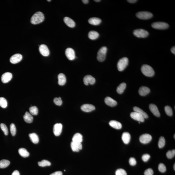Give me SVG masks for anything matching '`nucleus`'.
Here are the masks:
<instances>
[{
    "label": "nucleus",
    "mask_w": 175,
    "mask_h": 175,
    "mask_svg": "<svg viewBox=\"0 0 175 175\" xmlns=\"http://www.w3.org/2000/svg\"><path fill=\"white\" fill-rule=\"evenodd\" d=\"M45 19V16L43 13L38 12L33 14L31 19V23L33 24H37L41 23Z\"/></svg>",
    "instance_id": "nucleus-1"
},
{
    "label": "nucleus",
    "mask_w": 175,
    "mask_h": 175,
    "mask_svg": "<svg viewBox=\"0 0 175 175\" xmlns=\"http://www.w3.org/2000/svg\"><path fill=\"white\" fill-rule=\"evenodd\" d=\"M141 71L147 77H151L154 75L155 72L153 68L148 65H144L141 68Z\"/></svg>",
    "instance_id": "nucleus-2"
},
{
    "label": "nucleus",
    "mask_w": 175,
    "mask_h": 175,
    "mask_svg": "<svg viewBox=\"0 0 175 175\" xmlns=\"http://www.w3.org/2000/svg\"><path fill=\"white\" fill-rule=\"evenodd\" d=\"M128 64V59L126 57H124L120 59L118 62V69L120 71H123L126 68Z\"/></svg>",
    "instance_id": "nucleus-3"
},
{
    "label": "nucleus",
    "mask_w": 175,
    "mask_h": 175,
    "mask_svg": "<svg viewBox=\"0 0 175 175\" xmlns=\"http://www.w3.org/2000/svg\"><path fill=\"white\" fill-rule=\"evenodd\" d=\"M107 48L103 47L101 48L97 53V59L99 62H103L105 60L107 52Z\"/></svg>",
    "instance_id": "nucleus-4"
},
{
    "label": "nucleus",
    "mask_w": 175,
    "mask_h": 175,
    "mask_svg": "<svg viewBox=\"0 0 175 175\" xmlns=\"http://www.w3.org/2000/svg\"><path fill=\"white\" fill-rule=\"evenodd\" d=\"M137 17L141 20H148L151 19L153 16L151 12L146 11L138 12L136 14Z\"/></svg>",
    "instance_id": "nucleus-5"
},
{
    "label": "nucleus",
    "mask_w": 175,
    "mask_h": 175,
    "mask_svg": "<svg viewBox=\"0 0 175 175\" xmlns=\"http://www.w3.org/2000/svg\"><path fill=\"white\" fill-rule=\"evenodd\" d=\"M133 34L138 38H144L148 36V32L143 29H136L134 30Z\"/></svg>",
    "instance_id": "nucleus-6"
},
{
    "label": "nucleus",
    "mask_w": 175,
    "mask_h": 175,
    "mask_svg": "<svg viewBox=\"0 0 175 175\" xmlns=\"http://www.w3.org/2000/svg\"><path fill=\"white\" fill-rule=\"evenodd\" d=\"M152 27L154 28L164 30L167 29L169 27V24L166 22H154L151 25Z\"/></svg>",
    "instance_id": "nucleus-7"
},
{
    "label": "nucleus",
    "mask_w": 175,
    "mask_h": 175,
    "mask_svg": "<svg viewBox=\"0 0 175 175\" xmlns=\"http://www.w3.org/2000/svg\"><path fill=\"white\" fill-rule=\"evenodd\" d=\"M65 54L67 58L69 60H73L75 58V51L72 48H68L66 49Z\"/></svg>",
    "instance_id": "nucleus-8"
},
{
    "label": "nucleus",
    "mask_w": 175,
    "mask_h": 175,
    "mask_svg": "<svg viewBox=\"0 0 175 175\" xmlns=\"http://www.w3.org/2000/svg\"><path fill=\"white\" fill-rule=\"evenodd\" d=\"M152 138L150 135L145 134L142 135L140 136V141L141 143L146 144L149 143L152 140Z\"/></svg>",
    "instance_id": "nucleus-9"
},
{
    "label": "nucleus",
    "mask_w": 175,
    "mask_h": 175,
    "mask_svg": "<svg viewBox=\"0 0 175 175\" xmlns=\"http://www.w3.org/2000/svg\"><path fill=\"white\" fill-rule=\"evenodd\" d=\"M39 50L41 54L45 57L49 56L50 54V52L48 47L45 45H40L39 47Z\"/></svg>",
    "instance_id": "nucleus-10"
},
{
    "label": "nucleus",
    "mask_w": 175,
    "mask_h": 175,
    "mask_svg": "<svg viewBox=\"0 0 175 175\" xmlns=\"http://www.w3.org/2000/svg\"><path fill=\"white\" fill-rule=\"evenodd\" d=\"M130 115L132 118L138 121L139 122L144 121L145 118L143 116L137 112H132L131 113Z\"/></svg>",
    "instance_id": "nucleus-11"
},
{
    "label": "nucleus",
    "mask_w": 175,
    "mask_h": 175,
    "mask_svg": "<svg viewBox=\"0 0 175 175\" xmlns=\"http://www.w3.org/2000/svg\"><path fill=\"white\" fill-rule=\"evenodd\" d=\"M22 56L20 54H15L10 58V61L11 63L15 64L18 63L22 60Z\"/></svg>",
    "instance_id": "nucleus-12"
},
{
    "label": "nucleus",
    "mask_w": 175,
    "mask_h": 175,
    "mask_svg": "<svg viewBox=\"0 0 175 175\" xmlns=\"http://www.w3.org/2000/svg\"><path fill=\"white\" fill-rule=\"evenodd\" d=\"M62 125L60 123L55 124L53 127L54 134L56 136H58L61 134L62 130Z\"/></svg>",
    "instance_id": "nucleus-13"
},
{
    "label": "nucleus",
    "mask_w": 175,
    "mask_h": 175,
    "mask_svg": "<svg viewBox=\"0 0 175 175\" xmlns=\"http://www.w3.org/2000/svg\"><path fill=\"white\" fill-rule=\"evenodd\" d=\"M96 81L95 79L92 76L90 75H87L84 77L83 82L85 85H88L89 84L93 85L95 84Z\"/></svg>",
    "instance_id": "nucleus-14"
},
{
    "label": "nucleus",
    "mask_w": 175,
    "mask_h": 175,
    "mask_svg": "<svg viewBox=\"0 0 175 175\" xmlns=\"http://www.w3.org/2000/svg\"><path fill=\"white\" fill-rule=\"evenodd\" d=\"M12 78V74L11 73L7 72L3 74L1 77L2 82L4 83L8 82Z\"/></svg>",
    "instance_id": "nucleus-15"
},
{
    "label": "nucleus",
    "mask_w": 175,
    "mask_h": 175,
    "mask_svg": "<svg viewBox=\"0 0 175 175\" xmlns=\"http://www.w3.org/2000/svg\"><path fill=\"white\" fill-rule=\"evenodd\" d=\"M81 109L83 111L89 112L95 110V108L94 105L91 104H86L83 105L81 107Z\"/></svg>",
    "instance_id": "nucleus-16"
},
{
    "label": "nucleus",
    "mask_w": 175,
    "mask_h": 175,
    "mask_svg": "<svg viewBox=\"0 0 175 175\" xmlns=\"http://www.w3.org/2000/svg\"><path fill=\"white\" fill-rule=\"evenodd\" d=\"M71 147L74 152H78L82 149V146L81 143H76L72 142L71 143Z\"/></svg>",
    "instance_id": "nucleus-17"
},
{
    "label": "nucleus",
    "mask_w": 175,
    "mask_h": 175,
    "mask_svg": "<svg viewBox=\"0 0 175 175\" xmlns=\"http://www.w3.org/2000/svg\"><path fill=\"white\" fill-rule=\"evenodd\" d=\"M149 108L151 111L152 112L155 116L158 117L160 116V114L158 110L156 105L153 104H150L149 105Z\"/></svg>",
    "instance_id": "nucleus-18"
},
{
    "label": "nucleus",
    "mask_w": 175,
    "mask_h": 175,
    "mask_svg": "<svg viewBox=\"0 0 175 175\" xmlns=\"http://www.w3.org/2000/svg\"><path fill=\"white\" fill-rule=\"evenodd\" d=\"M105 102L106 105L111 107H114L117 105V102L116 101L109 97L105 98Z\"/></svg>",
    "instance_id": "nucleus-19"
},
{
    "label": "nucleus",
    "mask_w": 175,
    "mask_h": 175,
    "mask_svg": "<svg viewBox=\"0 0 175 175\" xmlns=\"http://www.w3.org/2000/svg\"><path fill=\"white\" fill-rule=\"evenodd\" d=\"M150 91L149 88L145 86H142L139 89V93L141 96H145L148 94Z\"/></svg>",
    "instance_id": "nucleus-20"
},
{
    "label": "nucleus",
    "mask_w": 175,
    "mask_h": 175,
    "mask_svg": "<svg viewBox=\"0 0 175 175\" xmlns=\"http://www.w3.org/2000/svg\"><path fill=\"white\" fill-rule=\"evenodd\" d=\"M64 21L68 26L70 28H73L75 26L74 21L70 18L66 17L64 19Z\"/></svg>",
    "instance_id": "nucleus-21"
},
{
    "label": "nucleus",
    "mask_w": 175,
    "mask_h": 175,
    "mask_svg": "<svg viewBox=\"0 0 175 175\" xmlns=\"http://www.w3.org/2000/svg\"><path fill=\"white\" fill-rule=\"evenodd\" d=\"M58 84L60 86L65 84L66 82V78L65 75L63 73H60L58 76Z\"/></svg>",
    "instance_id": "nucleus-22"
},
{
    "label": "nucleus",
    "mask_w": 175,
    "mask_h": 175,
    "mask_svg": "<svg viewBox=\"0 0 175 175\" xmlns=\"http://www.w3.org/2000/svg\"><path fill=\"white\" fill-rule=\"evenodd\" d=\"M131 136L129 133L127 132H124L123 133L122 136V139L123 142L125 144L129 143L130 140Z\"/></svg>",
    "instance_id": "nucleus-23"
},
{
    "label": "nucleus",
    "mask_w": 175,
    "mask_h": 175,
    "mask_svg": "<svg viewBox=\"0 0 175 175\" xmlns=\"http://www.w3.org/2000/svg\"><path fill=\"white\" fill-rule=\"evenodd\" d=\"M109 124L110 126L114 128L120 129L122 128V125L120 122L115 120L111 121L109 122Z\"/></svg>",
    "instance_id": "nucleus-24"
},
{
    "label": "nucleus",
    "mask_w": 175,
    "mask_h": 175,
    "mask_svg": "<svg viewBox=\"0 0 175 175\" xmlns=\"http://www.w3.org/2000/svg\"><path fill=\"white\" fill-rule=\"evenodd\" d=\"M101 22L102 20L96 17L91 18L88 20L89 23L94 25H98Z\"/></svg>",
    "instance_id": "nucleus-25"
},
{
    "label": "nucleus",
    "mask_w": 175,
    "mask_h": 175,
    "mask_svg": "<svg viewBox=\"0 0 175 175\" xmlns=\"http://www.w3.org/2000/svg\"><path fill=\"white\" fill-rule=\"evenodd\" d=\"M72 142L81 143L83 141L82 136L79 133L74 134L72 138Z\"/></svg>",
    "instance_id": "nucleus-26"
},
{
    "label": "nucleus",
    "mask_w": 175,
    "mask_h": 175,
    "mask_svg": "<svg viewBox=\"0 0 175 175\" xmlns=\"http://www.w3.org/2000/svg\"><path fill=\"white\" fill-rule=\"evenodd\" d=\"M23 119L25 121L28 123H31L33 121V116H32V114L27 112H26L25 115L23 116Z\"/></svg>",
    "instance_id": "nucleus-27"
},
{
    "label": "nucleus",
    "mask_w": 175,
    "mask_h": 175,
    "mask_svg": "<svg viewBox=\"0 0 175 175\" xmlns=\"http://www.w3.org/2000/svg\"><path fill=\"white\" fill-rule=\"evenodd\" d=\"M29 137L32 143L37 144L38 143L39 139L38 135L35 133H31L29 134Z\"/></svg>",
    "instance_id": "nucleus-28"
},
{
    "label": "nucleus",
    "mask_w": 175,
    "mask_h": 175,
    "mask_svg": "<svg viewBox=\"0 0 175 175\" xmlns=\"http://www.w3.org/2000/svg\"><path fill=\"white\" fill-rule=\"evenodd\" d=\"M133 110L135 112H137L142 115L145 119L148 118V115L147 114L140 108L135 106L133 107Z\"/></svg>",
    "instance_id": "nucleus-29"
},
{
    "label": "nucleus",
    "mask_w": 175,
    "mask_h": 175,
    "mask_svg": "<svg viewBox=\"0 0 175 175\" xmlns=\"http://www.w3.org/2000/svg\"><path fill=\"white\" fill-rule=\"evenodd\" d=\"M99 36L98 32L95 31H91L88 33L89 38L91 40H95L98 38Z\"/></svg>",
    "instance_id": "nucleus-30"
},
{
    "label": "nucleus",
    "mask_w": 175,
    "mask_h": 175,
    "mask_svg": "<svg viewBox=\"0 0 175 175\" xmlns=\"http://www.w3.org/2000/svg\"><path fill=\"white\" fill-rule=\"evenodd\" d=\"M19 154L23 158H26L30 155V154L25 149L21 148L18 150Z\"/></svg>",
    "instance_id": "nucleus-31"
},
{
    "label": "nucleus",
    "mask_w": 175,
    "mask_h": 175,
    "mask_svg": "<svg viewBox=\"0 0 175 175\" xmlns=\"http://www.w3.org/2000/svg\"><path fill=\"white\" fill-rule=\"evenodd\" d=\"M126 84L125 83H122L120 84L119 86L117 88V92L119 94H122L124 91L126 87Z\"/></svg>",
    "instance_id": "nucleus-32"
},
{
    "label": "nucleus",
    "mask_w": 175,
    "mask_h": 175,
    "mask_svg": "<svg viewBox=\"0 0 175 175\" xmlns=\"http://www.w3.org/2000/svg\"><path fill=\"white\" fill-rule=\"evenodd\" d=\"M10 164V161L6 160H3L0 161V168H5Z\"/></svg>",
    "instance_id": "nucleus-33"
},
{
    "label": "nucleus",
    "mask_w": 175,
    "mask_h": 175,
    "mask_svg": "<svg viewBox=\"0 0 175 175\" xmlns=\"http://www.w3.org/2000/svg\"><path fill=\"white\" fill-rule=\"evenodd\" d=\"M29 111L30 114L32 115H37L38 110L36 106H32L30 107L29 108Z\"/></svg>",
    "instance_id": "nucleus-34"
},
{
    "label": "nucleus",
    "mask_w": 175,
    "mask_h": 175,
    "mask_svg": "<svg viewBox=\"0 0 175 175\" xmlns=\"http://www.w3.org/2000/svg\"><path fill=\"white\" fill-rule=\"evenodd\" d=\"M38 164L41 167H45L51 165V162L47 160H42L41 161L38 162Z\"/></svg>",
    "instance_id": "nucleus-35"
},
{
    "label": "nucleus",
    "mask_w": 175,
    "mask_h": 175,
    "mask_svg": "<svg viewBox=\"0 0 175 175\" xmlns=\"http://www.w3.org/2000/svg\"><path fill=\"white\" fill-rule=\"evenodd\" d=\"M7 101L4 97H0V106L3 108H6L7 106Z\"/></svg>",
    "instance_id": "nucleus-36"
},
{
    "label": "nucleus",
    "mask_w": 175,
    "mask_h": 175,
    "mask_svg": "<svg viewBox=\"0 0 175 175\" xmlns=\"http://www.w3.org/2000/svg\"><path fill=\"white\" fill-rule=\"evenodd\" d=\"M165 144V140L164 137H161L159 139L158 142V146L160 148H162L164 146Z\"/></svg>",
    "instance_id": "nucleus-37"
},
{
    "label": "nucleus",
    "mask_w": 175,
    "mask_h": 175,
    "mask_svg": "<svg viewBox=\"0 0 175 175\" xmlns=\"http://www.w3.org/2000/svg\"><path fill=\"white\" fill-rule=\"evenodd\" d=\"M10 129L12 135V136H15L16 133V129L15 125L13 123L10 125Z\"/></svg>",
    "instance_id": "nucleus-38"
},
{
    "label": "nucleus",
    "mask_w": 175,
    "mask_h": 175,
    "mask_svg": "<svg viewBox=\"0 0 175 175\" xmlns=\"http://www.w3.org/2000/svg\"><path fill=\"white\" fill-rule=\"evenodd\" d=\"M165 111L166 114L169 116H172L173 112L172 109L169 106H166L165 107Z\"/></svg>",
    "instance_id": "nucleus-39"
},
{
    "label": "nucleus",
    "mask_w": 175,
    "mask_h": 175,
    "mask_svg": "<svg viewBox=\"0 0 175 175\" xmlns=\"http://www.w3.org/2000/svg\"><path fill=\"white\" fill-rule=\"evenodd\" d=\"M1 129L4 132L5 135H7L8 134L9 131L8 128L5 124L2 123L0 124Z\"/></svg>",
    "instance_id": "nucleus-40"
},
{
    "label": "nucleus",
    "mask_w": 175,
    "mask_h": 175,
    "mask_svg": "<svg viewBox=\"0 0 175 175\" xmlns=\"http://www.w3.org/2000/svg\"><path fill=\"white\" fill-rule=\"evenodd\" d=\"M175 155V150L168 151L166 153V156L168 159H172L174 157Z\"/></svg>",
    "instance_id": "nucleus-41"
},
{
    "label": "nucleus",
    "mask_w": 175,
    "mask_h": 175,
    "mask_svg": "<svg viewBox=\"0 0 175 175\" xmlns=\"http://www.w3.org/2000/svg\"><path fill=\"white\" fill-rule=\"evenodd\" d=\"M54 102L56 105L58 106H60L62 104V101L61 97L55 98L54 99Z\"/></svg>",
    "instance_id": "nucleus-42"
},
{
    "label": "nucleus",
    "mask_w": 175,
    "mask_h": 175,
    "mask_svg": "<svg viewBox=\"0 0 175 175\" xmlns=\"http://www.w3.org/2000/svg\"><path fill=\"white\" fill-rule=\"evenodd\" d=\"M158 169L160 172L163 173L165 172L166 168L165 165L162 163H160L159 164Z\"/></svg>",
    "instance_id": "nucleus-43"
},
{
    "label": "nucleus",
    "mask_w": 175,
    "mask_h": 175,
    "mask_svg": "<svg viewBox=\"0 0 175 175\" xmlns=\"http://www.w3.org/2000/svg\"><path fill=\"white\" fill-rule=\"evenodd\" d=\"M116 175H127L126 171L124 169H117L115 172Z\"/></svg>",
    "instance_id": "nucleus-44"
},
{
    "label": "nucleus",
    "mask_w": 175,
    "mask_h": 175,
    "mask_svg": "<svg viewBox=\"0 0 175 175\" xmlns=\"http://www.w3.org/2000/svg\"><path fill=\"white\" fill-rule=\"evenodd\" d=\"M150 157H151V156L150 155L148 154H146L142 156V160L144 162H147L150 159Z\"/></svg>",
    "instance_id": "nucleus-45"
},
{
    "label": "nucleus",
    "mask_w": 175,
    "mask_h": 175,
    "mask_svg": "<svg viewBox=\"0 0 175 175\" xmlns=\"http://www.w3.org/2000/svg\"><path fill=\"white\" fill-rule=\"evenodd\" d=\"M154 173L153 170L151 168H149L145 170L144 172L145 175H153Z\"/></svg>",
    "instance_id": "nucleus-46"
},
{
    "label": "nucleus",
    "mask_w": 175,
    "mask_h": 175,
    "mask_svg": "<svg viewBox=\"0 0 175 175\" xmlns=\"http://www.w3.org/2000/svg\"><path fill=\"white\" fill-rule=\"evenodd\" d=\"M129 163L131 166H135L136 165L137 161L135 158L133 157H131L129 160Z\"/></svg>",
    "instance_id": "nucleus-47"
},
{
    "label": "nucleus",
    "mask_w": 175,
    "mask_h": 175,
    "mask_svg": "<svg viewBox=\"0 0 175 175\" xmlns=\"http://www.w3.org/2000/svg\"><path fill=\"white\" fill-rule=\"evenodd\" d=\"M62 172L61 171H56L53 173H51L50 175H62Z\"/></svg>",
    "instance_id": "nucleus-48"
},
{
    "label": "nucleus",
    "mask_w": 175,
    "mask_h": 175,
    "mask_svg": "<svg viewBox=\"0 0 175 175\" xmlns=\"http://www.w3.org/2000/svg\"><path fill=\"white\" fill-rule=\"evenodd\" d=\"M12 175H20V173L17 170H14L12 173Z\"/></svg>",
    "instance_id": "nucleus-49"
},
{
    "label": "nucleus",
    "mask_w": 175,
    "mask_h": 175,
    "mask_svg": "<svg viewBox=\"0 0 175 175\" xmlns=\"http://www.w3.org/2000/svg\"><path fill=\"white\" fill-rule=\"evenodd\" d=\"M137 1V0H128L127 2H128V3H136V2Z\"/></svg>",
    "instance_id": "nucleus-50"
},
{
    "label": "nucleus",
    "mask_w": 175,
    "mask_h": 175,
    "mask_svg": "<svg viewBox=\"0 0 175 175\" xmlns=\"http://www.w3.org/2000/svg\"><path fill=\"white\" fill-rule=\"evenodd\" d=\"M171 51L174 54H175V47H173L171 48Z\"/></svg>",
    "instance_id": "nucleus-51"
},
{
    "label": "nucleus",
    "mask_w": 175,
    "mask_h": 175,
    "mask_svg": "<svg viewBox=\"0 0 175 175\" xmlns=\"http://www.w3.org/2000/svg\"><path fill=\"white\" fill-rule=\"evenodd\" d=\"M82 1L85 4H87L89 2V1H88V0H83Z\"/></svg>",
    "instance_id": "nucleus-52"
},
{
    "label": "nucleus",
    "mask_w": 175,
    "mask_h": 175,
    "mask_svg": "<svg viewBox=\"0 0 175 175\" xmlns=\"http://www.w3.org/2000/svg\"><path fill=\"white\" fill-rule=\"evenodd\" d=\"M95 2H100V0H95V1H94Z\"/></svg>",
    "instance_id": "nucleus-53"
},
{
    "label": "nucleus",
    "mask_w": 175,
    "mask_h": 175,
    "mask_svg": "<svg viewBox=\"0 0 175 175\" xmlns=\"http://www.w3.org/2000/svg\"><path fill=\"white\" fill-rule=\"evenodd\" d=\"M175 164H174V166H173V168H174V170H175Z\"/></svg>",
    "instance_id": "nucleus-54"
},
{
    "label": "nucleus",
    "mask_w": 175,
    "mask_h": 175,
    "mask_svg": "<svg viewBox=\"0 0 175 175\" xmlns=\"http://www.w3.org/2000/svg\"><path fill=\"white\" fill-rule=\"evenodd\" d=\"M48 1V2H51V0H50V1Z\"/></svg>",
    "instance_id": "nucleus-55"
},
{
    "label": "nucleus",
    "mask_w": 175,
    "mask_h": 175,
    "mask_svg": "<svg viewBox=\"0 0 175 175\" xmlns=\"http://www.w3.org/2000/svg\"><path fill=\"white\" fill-rule=\"evenodd\" d=\"M175 134H174V139H175Z\"/></svg>",
    "instance_id": "nucleus-56"
}]
</instances>
